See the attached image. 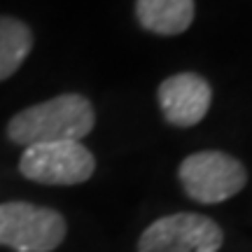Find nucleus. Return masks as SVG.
I'll return each mask as SVG.
<instances>
[{
  "instance_id": "f257e3e1",
  "label": "nucleus",
  "mask_w": 252,
  "mask_h": 252,
  "mask_svg": "<svg viewBox=\"0 0 252 252\" xmlns=\"http://www.w3.org/2000/svg\"><path fill=\"white\" fill-rule=\"evenodd\" d=\"M94 124L96 112L89 98L82 94H61L17 112L7 124V138L24 147L61 140L80 143L84 135L91 133Z\"/></svg>"
},
{
  "instance_id": "f03ea898",
  "label": "nucleus",
  "mask_w": 252,
  "mask_h": 252,
  "mask_svg": "<svg viewBox=\"0 0 252 252\" xmlns=\"http://www.w3.org/2000/svg\"><path fill=\"white\" fill-rule=\"evenodd\" d=\"M65 220L59 210L7 201L0 206V245L14 252H52L65 238Z\"/></svg>"
},
{
  "instance_id": "7ed1b4c3",
  "label": "nucleus",
  "mask_w": 252,
  "mask_h": 252,
  "mask_svg": "<svg viewBox=\"0 0 252 252\" xmlns=\"http://www.w3.org/2000/svg\"><path fill=\"white\" fill-rule=\"evenodd\" d=\"M182 189L196 203H222L236 196L248 182V171L236 157L217 150L194 152L180 163Z\"/></svg>"
},
{
  "instance_id": "20e7f679",
  "label": "nucleus",
  "mask_w": 252,
  "mask_h": 252,
  "mask_svg": "<svg viewBox=\"0 0 252 252\" xmlns=\"http://www.w3.org/2000/svg\"><path fill=\"white\" fill-rule=\"evenodd\" d=\"M96 171L94 154L77 140L61 143H40L24 147L19 159V173L26 180L40 185L70 187L87 182Z\"/></svg>"
},
{
  "instance_id": "39448f33",
  "label": "nucleus",
  "mask_w": 252,
  "mask_h": 252,
  "mask_svg": "<svg viewBox=\"0 0 252 252\" xmlns=\"http://www.w3.org/2000/svg\"><path fill=\"white\" fill-rule=\"evenodd\" d=\"M224 234L215 220L198 213H173L147 226L138 252H220Z\"/></svg>"
},
{
  "instance_id": "423d86ee",
  "label": "nucleus",
  "mask_w": 252,
  "mask_h": 252,
  "mask_svg": "<svg viewBox=\"0 0 252 252\" xmlns=\"http://www.w3.org/2000/svg\"><path fill=\"white\" fill-rule=\"evenodd\" d=\"M159 108L173 126H196L208 115L213 103V89L208 80L196 72H178L163 80L157 91Z\"/></svg>"
},
{
  "instance_id": "0eeeda50",
  "label": "nucleus",
  "mask_w": 252,
  "mask_h": 252,
  "mask_svg": "<svg viewBox=\"0 0 252 252\" xmlns=\"http://www.w3.org/2000/svg\"><path fill=\"white\" fill-rule=\"evenodd\" d=\"M194 0H135L138 24L154 35H180L194 21Z\"/></svg>"
},
{
  "instance_id": "6e6552de",
  "label": "nucleus",
  "mask_w": 252,
  "mask_h": 252,
  "mask_svg": "<svg viewBox=\"0 0 252 252\" xmlns=\"http://www.w3.org/2000/svg\"><path fill=\"white\" fill-rule=\"evenodd\" d=\"M33 49L31 28L17 17L0 14V82L12 77Z\"/></svg>"
}]
</instances>
